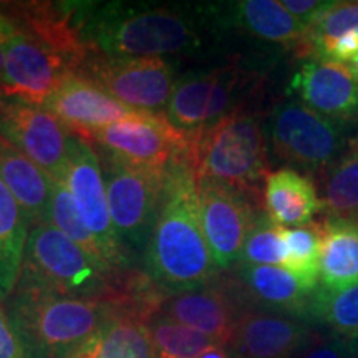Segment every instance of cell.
Instances as JSON below:
<instances>
[{"mask_svg": "<svg viewBox=\"0 0 358 358\" xmlns=\"http://www.w3.org/2000/svg\"><path fill=\"white\" fill-rule=\"evenodd\" d=\"M143 267L166 297L201 289L221 275L201 226L196 151H185L168 168Z\"/></svg>", "mask_w": 358, "mask_h": 358, "instance_id": "cell-1", "label": "cell"}, {"mask_svg": "<svg viewBox=\"0 0 358 358\" xmlns=\"http://www.w3.org/2000/svg\"><path fill=\"white\" fill-rule=\"evenodd\" d=\"M73 3V2H71ZM88 50L108 58L192 55L203 48V19L194 8L148 3H73Z\"/></svg>", "mask_w": 358, "mask_h": 358, "instance_id": "cell-2", "label": "cell"}, {"mask_svg": "<svg viewBox=\"0 0 358 358\" xmlns=\"http://www.w3.org/2000/svg\"><path fill=\"white\" fill-rule=\"evenodd\" d=\"M118 308L108 299L66 297L22 279L6 301L29 358H73Z\"/></svg>", "mask_w": 358, "mask_h": 358, "instance_id": "cell-3", "label": "cell"}, {"mask_svg": "<svg viewBox=\"0 0 358 358\" xmlns=\"http://www.w3.org/2000/svg\"><path fill=\"white\" fill-rule=\"evenodd\" d=\"M267 143L261 118L244 108L227 115L201 138L196 148L198 181H216L261 203L268 176Z\"/></svg>", "mask_w": 358, "mask_h": 358, "instance_id": "cell-4", "label": "cell"}, {"mask_svg": "<svg viewBox=\"0 0 358 358\" xmlns=\"http://www.w3.org/2000/svg\"><path fill=\"white\" fill-rule=\"evenodd\" d=\"M118 277L50 221L30 226L19 279L66 297L111 301Z\"/></svg>", "mask_w": 358, "mask_h": 358, "instance_id": "cell-5", "label": "cell"}, {"mask_svg": "<svg viewBox=\"0 0 358 358\" xmlns=\"http://www.w3.org/2000/svg\"><path fill=\"white\" fill-rule=\"evenodd\" d=\"M252 88L250 75L237 66L187 71L174 83L163 118L182 140L198 148L209 129L244 108V96Z\"/></svg>", "mask_w": 358, "mask_h": 358, "instance_id": "cell-6", "label": "cell"}, {"mask_svg": "<svg viewBox=\"0 0 358 358\" xmlns=\"http://www.w3.org/2000/svg\"><path fill=\"white\" fill-rule=\"evenodd\" d=\"M268 133L277 158L317 179L329 171L350 143L342 123L297 100H285L275 106Z\"/></svg>", "mask_w": 358, "mask_h": 358, "instance_id": "cell-7", "label": "cell"}, {"mask_svg": "<svg viewBox=\"0 0 358 358\" xmlns=\"http://www.w3.org/2000/svg\"><path fill=\"white\" fill-rule=\"evenodd\" d=\"M60 182L69 189L83 224L96 237L110 271L116 277L131 271L134 256L115 231L106 199L101 159L92 143L71 134Z\"/></svg>", "mask_w": 358, "mask_h": 358, "instance_id": "cell-8", "label": "cell"}, {"mask_svg": "<svg viewBox=\"0 0 358 358\" xmlns=\"http://www.w3.org/2000/svg\"><path fill=\"white\" fill-rule=\"evenodd\" d=\"M106 199L115 231L134 257L145 252L163 196L166 174L133 168L101 153Z\"/></svg>", "mask_w": 358, "mask_h": 358, "instance_id": "cell-9", "label": "cell"}, {"mask_svg": "<svg viewBox=\"0 0 358 358\" xmlns=\"http://www.w3.org/2000/svg\"><path fill=\"white\" fill-rule=\"evenodd\" d=\"M78 73L128 108L158 116L166 110L176 83L173 64L155 57L108 58L92 53Z\"/></svg>", "mask_w": 358, "mask_h": 358, "instance_id": "cell-10", "label": "cell"}, {"mask_svg": "<svg viewBox=\"0 0 358 358\" xmlns=\"http://www.w3.org/2000/svg\"><path fill=\"white\" fill-rule=\"evenodd\" d=\"M88 143L129 166L161 174H166L181 153L187 150L196 151L194 146L173 131L163 116L150 113L120 120L93 133Z\"/></svg>", "mask_w": 358, "mask_h": 358, "instance_id": "cell-11", "label": "cell"}, {"mask_svg": "<svg viewBox=\"0 0 358 358\" xmlns=\"http://www.w3.org/2000/svg\"><path fill=\"white\" fill-rule=\"evenodd\" d=\"M12 24L0 96L43 106L58 85L75 70L60 53L27 34L13 20Z\"/></svg>", "mask_w": 358, "mask_h": 358, "instance_id": "cell-12", "label": "cell"}, {"mask_svg": "<svg viewBox=\"0 0 358 358\" xmlns=\"http://www.w3.org/2000/svg\"><path fill=\"white\" fill-rule=\"evenodd\" d=\"M198 196L206 243L219 271L229 272L241 261L259 206L243 191L216 181H198Z\"/></svg>", "mask_w": 358, "mask_h": 358, "instance_id": "cell-13", "label": "cell"}, {"mask_svg": "<svg viewBox=\"0 0 358 358\" xmlns=\"http://www.w3.org/2000/svg\"><path fill=\"white\" fill-rule=\"evenodd\" d=\"M71 133L43 106L0 98V138L62 181Z\"/></svg>", "mask_w": 358, "mask_h": 358, "instance_id": "cell-14", "label": "cell"}, {"mask_svg": "<svg viewBox=\"0 0 358 358\" xmlns=\"http://www.w3.org/2000/svg\"><path fill=\"white\" fill-rule=\"evenodd\" d=\"M248 306L231 275H219L204 287L168 295L159 303V315L204 334L219 345L229 347L237 320Z\"/></svg>", "mask_w": 358, "mask_h": 358, "instance_id": "cell-15", "label": "cell"}, {"mask_svg": "<svg viewBox=\"0 0 358 358\" xmlns=\"http://www.w3.org/2000/svg\"><path fill=\"white\" fill-rule=\"evenodd\" d=\"M317 337L307 322L250 307L241 313L229 348L236 358H301Z\"/></svg>", "mask_w": 358, "mask_h": 358, "instance_id": "cell-16", "label": "cell"}, {"mask_svg": "<svg viewBox=\"0 0 358 358\" xmlns=\"http://www.w3.org/2000/svg\"><path fill=\"white\" fill-rule=\"evenodd\" d=\"M47 108L73 134L90 141L93 133L110 127L120 120L129 118L134 111L103 92L96 83L80 73H70L45 101Z\"/></svg>", "mask_w": 358, "mask_h": 358, "instance_id": "cell-17", "label": "cell"}, {"mask_svg": "<svg viewBox=\"0 0 358 358\" xmlns=\"http://www.w3.org/2000/svg\"><path fill=\"white\" fill-rule=\"evenodd\" d=\"M303 105L337 123L358 120V82L350 66L310 58L290 82Z\"/></svg>", "mask_w": 358, "mask_h": 358, "instance_id": "cell-18", "label": "cell"}, {"mask_svg": "<svg viewBox=\"0 0 358 358\" xmlns=\"http://www.w3.org/2000/svg\"><path fill=\"white\" fill-rule=\"evenodd\" d=\"M229 275L248 308L285 313L310 324V307L317 290L303 285L287 268L237 264Z\"/></svg>", "mask_w": 358, "mask_h": 358, "instance_id": "cell-19", "label": "cell"}, {"mask_svg": "<svg viewBox=\"0 0 358 358\" xmlns=\"http://www.w3.org/2000/svg\"><path fill=\"white\" fill-rule=\"evenodd\" d=\"M214 20L236 27L266 42L297 48L301 57H308V29L282 7L277 0H241L211 7Z\"/></svg>", "mask_w": 358, "mask_h": 358, "instance_id": "cell-20", "label": "cell"}, {"mask_svg": "<svg viewBox=\"0 0 358 358\" xmlns=\"http://www.w3.org/2000/svg\"><path fill=\"white\" fill-rule=\"evenodd\" d=\"M262 203L266 214L282 227H302L322 211L315 182L294 168L271 171L264 182Z\"/></svg>", "mask_w": 358, "mask_h": 358, "instance_id": "cell-21", "label": "cell"}, {"mask_svg": "<svg viewBox=\"0 0 358 358\" xmlns=\"http://www.w3.org/2000/svg\"><path fill=\"white\" fill-rule=\"evenodd\" d=\"M0 179L25 213L30 226L50 221V176L2 138H0Z\"/></svg>", "mask_w": 358, "mask_h": 358, "instance_id": "cell-22", "label": "cell"}, {"mask_svg": "<svg viewBox=\"0 0 358 358\" xmlns=\"http://www.w3.org/2000/svg\"><path fill=\"white\" fill-rule=\"evenodd\" d=\"M73 358H156L150 320L118 308Z\"/></svg>", "mask_w": 358, "mask_h": 358, "instance_id": "cell-23", "label": "cell"}, {"mask_svg": "<svg viewBox=\"0 0 358 358\" xmlns=\"http://www.w3.org/2000/svg\"><path fill=\"white\" fill-rule=\"evenodd\" d=\"M320 226L319 287L337 290L358 284V224L325 217Z\"/></svg>", "mask_w": 358, "mask_h": 358, "instance_id": "cell-24", "label": "cell"}, {"mask_svg": "<svg viewBox=\"0 0 358 358\" xmlns=\"http://www.w3.org/2000/svg\"><path fill=\"white\" fill-rule=\"evenodd\" d=\"M30 222L0 179V303L10 297L24 264Z\"/></svg>", "mask_w": 358, "mask_h": 358, "instance_id": "cell-25", "label": "cell"}, {"mask_svg": "<svg viewBox=\"0 0 358 358\" xmlns=\"http://www.w3.org/2000/svg\"><path fill=\"white\" fill-rule=\"evenodd\" d=\"M320 204L325 217L358 224V140L320 179Z\"/></svg>", "mask_w": 358, "mask_h": 358, "instance_id": "cell-26", "label": "cell"}, {"mask_svg": "<svg viewBox=\"0 0 358 358\" xmlns=\"http://www.w3.org/2000/svg\"><path fill=\"white\" fill-rule=\"evenodd\" d=\"M310 324L324 327L358 353V284L329 290L317 289L310 307Z\"/></svg>", "mask_w": 358, "mask_h": 358, "instance_id": "cell-27", "label": "cell"}, {"mask_svg": "<svg viewBox=\"0 0 358 358\" xmlns=\"http://www.w3.org/2000/svg\"><path fill=\"white\" fill-rule=\"evenodd\" d=\"M282 241L285 244L284 268L294 274L308 289H319L322 226L310 222L302 227H282Z\"/></svg>", "mask_w": 358, "mask_h": 358, "instance_id": "cell-28", "label": "cell"}, {"mask_svg": "<svg viewBox=\"0 0 358 358\" xmlns=\"http://www.w3.org/2000/svg\"><path fill=\"white\" fill-rule=\"evenodd\" d=\"M150 330L156 358H196L216 343L198 330L178 324L159 313H155L150 319Z\"/></svg>", "mask_w": 358, "mask_h": 358, "instance_id": "cell-29", "label": "cell"}, {"mask_svg": "<svg viewBox=\"0 0 358 358\" xmlns=\"http://www.w3.org/2000/svg\"><path fill=\"white\" fill-rule=\"evenodd\" d=\"M50 222L57 227L58 231H62L66 237H70L75 244L80 245L88 256H92L98 264H101L103 267L108 268L96 237L93 236L92 231H90L83 224L77 208H75V203L73 199H71L69 189H66L62 182L53 181V179H52ZM111 274H113V272H111Z\"/></svg>", "mask_w": 358, "mask_h": 358, "instance_id": "cell-30", "label": "cell"}, {"mask_svg": "<svg viewBox=\"0 0 358 358\" xmlns=\"http://www.w3.org/2000/svg\"><path fill=\"white\" fill-rule=\"evenodd\" d=\"M280 229L282 226L272 221L266 211L259 213L245 239L239 264L284 267L285 244Z\"/></svg>", "mask_w": 358, "mask_h": 358, "instance_id": "cell-31", "label": "cell"}, {"mask_svg": "<svg viewBox=\"0 0 358 358\" xmlns=\"http://www.w3.org/2000/svg\"><path fill=\"white\" fill-rule=\"evenodd\" d=\"M350 34H358V2H334L308 29V57L322 45Z\"/></svg>", "mask_w": 358, "mask_h": 358, "instance_id": "cell-32", "label": "cell"}, {"mask_svg": "<svg viewBox=\"0 0 358 358\" xmlns=\"http://www.w3.org/2000/svg\"><path fill=\"white\" fill-rule=\"evenodd\" d=\"M301 358H358V353L350 345L332 335H319Z\"/></svg>", "mask_w": 358, "mask_h": 358, "instance_id": "cell-33", "label": "cell"}, {"mask_svg": "<svg viewBox=\"0 0 358 358\" xmlns=\"http://www.w3.org/2000/svg\"><path fill=\"white\" fill-rule=\"evenodd\" d=\"M282 7L287 10L290 15L295 17L307 29L324 13L327 8L334 6V0H282Z\"/></svg>", "mask_w": 358, "mask_h": 358, "instance_id": "cell-34", "label": "cell"}, {"mask_svg": "<svg viewBox=\"0 0 358 358\" xmlns=\"http://www.w3.org/2000/svg\"><path fill=\"white\" fill-rule=\"evenodd\" d=\"M0 358H29L3 303H0Z\"/></svg>", "mask_w": 358, "mask_h": 358, "instance_id": "cell-35", "label": "cell"}, {"mask_svg": "<svg viewBox=\"0 0 358 358\" xmlns=\"http://www.w3.org/2000/svg\"><path fill=\"white\" fill-rule=\"evenodd\" d=\"M12 25H13V24H12L10 17H7L6 13L0 10V83H2L3 65H6L7 42H8V35H10Z\"/></svg>", "mask_w": 358, "mask_h": 358, "instance_id": "cell-36", "label": "cell"}, {"mask_svg": "<svg viewBox=\"0 0 358 358\" xmlns=\"http://www.w3.org/2000/svg\"><path fill=\"white\" fill-rule=\"evenodd\" d=\"M196 358H236L234 353L229 347L219 345V343H214V345L208 347L203 350Z\"/></svg>", "mask_w": 358, "mask_h": 358, "instance_id": "cell-37", "label": "cell"}, {"mask_svg": "<svg viewBox=\"0 0 358 358\" xmlns=\"http://www.w3.org/2000/svg\"><path fill=\"white\" fill-rule=\"evenodd\" d=\"M348 66H350V70H352V73H353V77L357 78V82H358V55L353 58V60L350 62V64H348Z\"/></svg>", "mask_w": 358, "mask_h": 358, "instance_id": "cell-38", "label": "cell"}, {"mask_svg": "<svg viewBox=\"0 0 358 358\" xmlns=\"http://www.w3.org/2000/svg\"><path fill=\"white\" fill-rule=\"evenodd\" d=\"M0 98H2V96H0Z\"/></svg>", "mask_w": 358, "mask_h": 358, "instance_id": "cell-39", "label": "cell"}]
</instances>
